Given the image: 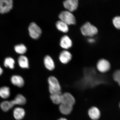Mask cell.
I'll return each instance as SVG.
<instances>
[{"label": "cell", "mask_w": 120, "mask_h": 120, "mask_svg": "<svg viewBox=\"0 0 120 120\" xmlns=\"http://www.w3.org/2000/svg\"><path fill=\"white\" fill-rule=\"evenodd\" d=\"M28 30L30 36L34 39L39 38L42 33L41 28L34 22H31L30 24Z\"/></svg>", "instance_id": "obj_5"}, {"label": "cell", "mask_w": 120, "mask_h": 120, "mask_svg": "<svg viewBox=\"0 0 120 120\" xmlns=\"http://www.w3.org/2000/svg\"><path fill=\"white\" fill-rule=\"evenodd\" d=\"M113 76L114 80L117 82L120 86V70L115 71L113 73Z\"/></svg>", "instance_id": "obj_26"}, {"label": "cell", "mask_w": 120, "mask_h": 120, "mask_svg": "<svg viewBox=\"0 0 120 120\" xmlns=\"http://www.w3.org/2000/svg\"><path fill=\"white\" fill-rule=\"evenodd\" d=\"M72 58L71 54L68 51L64 50L61 52L59 56L60 60L64 64H67L71 61Z\"/></svg>", "instance_id": "obj_9"}, {"label": "cell", "mask_w": 120, "mask_h": 120, "mask_svg": "<svg viewBox=\"0 0 120 120\" xmlns=\"http://www.w3.org/2000/svg\"><path fill=\"white\" fill-rule=\"evenodd\" d=\"M18 61L19 66L23 68H29V62L27 57L23 55L19 56L18 59Z\"/></svg>", "instance_id": "obj_18"}, {"label": "cell", "mask_w": 120, "mask_h": 120, "mask_svg": "<svg viewBox=\"0 0 120 120\" xmlns=\"http://www.w3.org/2000/svg\"><path fill=\"white\" fill-rule=\"evenodd\" d=\"M60 45L63 48L67 49L71 47L72 45V42L68 36L64 35L61 37L60 39Z\"/></svg>", "instance_id": "obj_10"}, {"label": "cell", "mask_w": 120, "mask_h": 120, "mask_svg": "<svg viewBox=\"0 0 120 120\" xmlns=\"http://www.w3.org/2000/svg\"><path fill=\"white\" fill-rule=\"evenodd\" d=\"M81 31L83 36L90 37H94L98 32L97 28L89 22H86L82 25L81 28Z\"/></svg>", "instance_id": "obj_3"}, {"label": "cell", "mask_w": 120, "mask_h": 120, "mask_svg": "<svg viewBox=\"0 0 120 120\" xmlns=\"http://www.w3.org/2000/svg\"><path fill=\"white\" fill-rule=\"evenodd\" d=\"M10 95L9 88L7 86H3L0 88V96L4 99L8 98Z\"/></svg>", "instance_id": "obj_21"}, {"label": "cell", "mask_w": 120, "mask_h": 120, "mask_svg": "<svg viewBox=\"0 0 120 120\" xmlns=\"http://www.w3.org/2000/svg\"><path fill=\"white\" fill-rule=\"evenodd\" d=\"M119 106H120V103Z\"/></svg>", "instance_id": "obj_30"}, {"label": "cell", "mask_w": 120, "mask_h": 120, "mask_svg": "<svg viewBox=\"0 0 120 120\" xmlns=\"http://www.w3.org/2000/svg\"><path fill=\"white\" fill-rule=\"evenodd\" d=\"M97 67L99 71L101 73H105L110 69L111 65L110 63L107 60L102 59L98 62Z\"/></svg>", "instance_id": "obj_6"}, {"label": "cell", "mask_w": 120, "mask_h": 120, "mask_svg": "<svg viewBox=\"0 0 120 120\" xmlns=\"http://www.w3.org/2000/svg\"><path fill=\"white\" fill-rule=\"evenodd\" d=\"M15 61L14 59L11 57H8L6 58L4 62V65L6 67H9L11 69L14 68Z\"/></svg>", "instance_id": "obj_22"}, {"label": "cell", "mask_w": 120, "mask_h": 120, "mask_svg": "<svg viewBox=\"0 0 120 120\" xmlns=\"http://www.w3.org/2000/svg\"><path fill=\"white\" fill-rule=\"evenodd\" d=\"M61 94H51L50 98L54 104L60 105L62 103V97Z\"/></svg>", "instance_id": "obj_20"}, {"label": "cell", "mask_w": 120, "mask_h": 120, "mask_svg": "<svg viewBox=\"0 0 120 120\" xmlns=\"http://www.w3.org/2000/svg\"><path fill=\"white\" fill-rule=\"evenodd\" d=\"M1 108L2 110L4 112H7L12 107L10 101H4L1 103Z\"/></svg>", "instance_id": "obj_24"}, {"label": "cell", "mask_w": 120, "mask_h": 120, "mask_svg": "<svg viewBox=\"0 0 120 120\" xmlns=\"http://www.w3.org/2000/svg\"><path fill=\"white\" fill-rule=\"evenodd\" d=\"M14 49L16 52L22 54L25 53L27 51V48L26 46L22 44L16 45L15 46Z\"/></svg>", "instance_id": "obj_23"}, {"label": "cell", "mask_w": 120, "mask_h": 120, "mask_svg": "<svg viewBox=\"0 0 120 120\" xmlns=\"http://www.w3.org/2000/svg\"><path fill=\"white\" fill-rule=\"evenodd\" d=\"M58 120H67L66 118H60V119H58Z\"/></svg>", "instance_id": "obj_29"}, {"label": "cell", "mask_w": 120, "mask_h": 120, "mask_svg": "<svg viewBox=\"0 0 120 120\" xmlns=\"http://www.w3.org/2000/svg\"><path fill=\"white\" fill-rule=\"evenodd\" d=\"M88 41L90 43L94 42V40L92 39H90L88 40Z\"/></svg>", "instance_id": "obj_27"}, {"label": "cell", "mask_w": 120, "mask_h": 120, "mask_svg": "<svg viewBox=\"0 0 120 120\" xmlns=\"http://www.w3.org/2000/svg\"><path fill=\"white\" fill-rule=\"evenodd\" d=\"M63 4L64 7L71 12L77 9L79 1L78 0H67L64 1Z\"/></svg>", "instance_id": "obj_8"}, {"label": "cell", "mask_w": 120, "mask_h": 120, "mask_svg": "<svg viewBox=\"0 0 120 120\" xmlns=\"http://www.w3.org/2000/svg\"><path fill=\"white\" fill-rule=\"evenodd\" d=\"M62 101L61 103H66L73 106L75 103V99L74 97L70 93H64L62 94Z\"/></svg>", "instance_id": "obj_11"}, {"label": "cell", "mask_w": 120, "mask_h": 120, "mask_svg": "<svg viewBox=\"0 0 120 120\" xmlns=\"http://www.w3.org/2000/svg\"><path fill=\"white\" fill-rule=\"evenodd\" d=\"M13 6L12 0H0V13H7L11 10Z\"/></svg>", "instance_id": "obj_7"}, {"label": "cell", "mask_w": 120, "mask_h": 120, "mask_svg": "<svg viewBox=\"0 0 120 120\" xmlns=\"http://www.w3.org/2000/svg\"><path fill=\"white\" fill-rule=\"evenodd\" d=\"M104 81L94 69H85L84 71L83 82L85 86L93 87L104 82Z\"/></svg>", "instance_id": "obj_1"}, {"label": "cell", "mask_w": 120, "mask_h": 120, "mask_svg": "<svg viewBox=\"0 0 120 120\" xmlns=\"http://www.w3.org/2000/svg\"><path fill=\"white\" fill-rule=\"evenodd\" d=\"M49 90L51 94H61V87L56 78L53 76H49L48 79Z\"/></svg>", "instance_id": "obj_2"}, {"label": "cell", "mask_w": 120, "mask_h": 120, "mask_svg": "<svg viewBox=\"0 0 120 120\" xmlns=\"http://www.w3.org/2000/svg\"><path fill=\"white\" fill-rule=\"evenodd\" d=\"M73 109V105L65 103H61L59 106L60 111L65 115H69L71 113Z\"/></svg>", "instance_id": "obj_13"}, {"label": "cell", "mask_w": 120, "mask_h": 120, "mask_svg": "<svg viewBox=\"0 0 120 120\" xmlns=\"http://www.w3.org/2000/svg\"><path fill=\"white\" fill-rule=\"evenodd\" d=\"M26 99L23 95L18 94L16 96L14 100L10 101L11 107L13 108L15 105H23L26 104Z\"/></svg>", "instance_id": "obj_12"}, {"label": "cell", "mask_w": 120, "mask_h": 120, "mask_svg": "<svg viewBox=\"0 0 120 120\" xmlns=\"http://www.w3.org/2000/svg\"><path fill=\"white\" fill-rule=\"evenodd\" d=\"M60 20L68 25L75 24L76 20L75 16L70 11H64L61 12L59 15Z\"/></svg>", "instance_id": "obj_4"}, {"label": "cell", "mask_w": 120, "mask_h": 120, "mask_svg": "<svg viewBox=\"0 0 120 120\" xmlns=\"http://www.w3.org/2000/svg\"><path fill=\"white\" fill-rule=\"evenodd\" d=\"M112 22L115 27L117 29L120 30V16H117L114 17Z\"/></svg>", "instance_id": "obj_25"}, {"label": "cell", "mask_w": 120, "mask_h": 120, "mask_svg": "<svg viewBox=\"0 0 120 120\" xmlns=\"http://www.w3.org/2000/svg\"><path fill=\"white\" fill-rule=\"evenodd\" d=\"M11 80L13 85L19 87H22L24 84V79L22 77L19 75H15L12 76Z\"/></svg>", "instance_id": "obj_16"}, {"label": "cell", "mask_w": 120, "mask_h": 120, "mask_svg": "<svg viewBox=\"0 0 120 120\" xmlns=\"http://www.w3.org/2000/svg\"><path fill=\"white\" fill-rule=\"evenodd\" d=\"M55 25L57 29L61 32L67 33L68 31V25L61 20L57 22Z\"/></svg>", "instance_id": "obj_19"}, {"label": "cell", "mask_w": 120, "mask_h": 120, "mask_svg": "<svg viewBox=\"0 0 120 120\" xmlns=\"http://www.w3.org/2000/svg\"><path fill=\"white\" fill-rule=\"evenodd\" d=\"M3 72V69L1 68L0 67V76L2 74Z\"/></svg>", "instance_id": "obj_28"}, {"label": "cell", "mask_w": 120, "mask_h": 120, "mask_svg": "<svg viewBox=\"0 0 120 120\" xmlns=\"http://www.w3.org/2000/svg\"><path fill=\"white\" fill-rule=\"evenodd\" d=\"M25 115V111L22 108H16L13 111V115L15 118L16 120H21L24 117Z\"/></svg>", "instance_id": "obj_17"}, {"label": "cell", "mask_w": 120, "mask_h": 120, "mask_svg": "<svg viewBox=\"0 0 120 120\" xmlns=\"http://www.w3.org/2000/svg\"><path fill=\"white\" fill-rule=\"evenodd\" d=\"M44 63L45 67L50 71H52L55 69V64L53 60L49 56L46 55L44 58Z\"/></svg>", "instance_id": "obj_14"}, {"label": "cell", "mask_w": 120, "mask_h": 120, "mask_svg": "<svg viewBox=\"0 0 120 120\" xmlns=\"http://www.w3.org/2000/svg\"><path fill=\"white\" fill-rule=\"evenodd\" d=\"M88 114L90 118L94 120H97L100 118V112L99 109L95 107H92L88 111Z\"/></svg>", "instance_id": "obj_15"}]
</instances>
